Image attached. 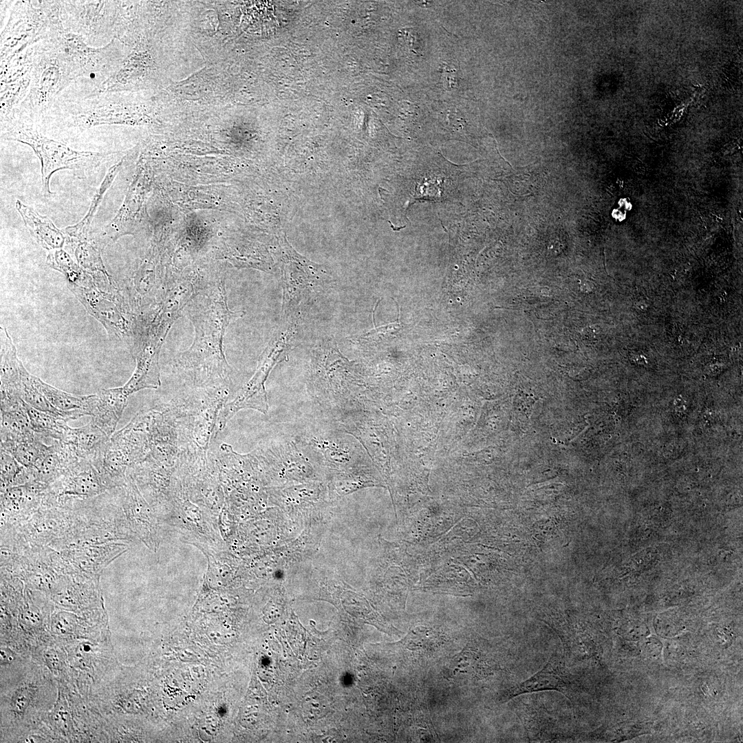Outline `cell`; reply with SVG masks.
I'll list each match as a JSON object with an SVG mask.
<instances>
[{"mask_svg": "<svg viewBox=\"0 0 743 743\" xmlns=\"http://www.w3.org/2000/svg\"><path fill=\"white\" fill-rule=\"evenodd\" d=\"M31 73L0 80L1 118L10 114L24 100L30 87Z\"/></svg>", "mask_w": 743, "mask_h": 743, "instance_id": "cell-23", "label": "cell"}, {"mask_svg": "<svg viewBox=\"0 0 743 743\" xmlns=\"http://www.w3.org/2000/svg\"><path fill=\"white\" fill-rule=\"evenodd\" d=\"M74 255L78 265L91 275L108 273L104 266L101 254L90 240L73 242Z\"/></svg>", "mask_w": 743, "mask_h": 743, "instance_id": "cell-28", "label": "cell"}, {"mask_svg": "<svg viewBox=\"0 0 743 743\" xmlns=\"http://www.w3.org/2000/svg\"><path fill=\"white\" fill-rule=\"evenodd\" d=\"M1 138L19 142L32 149L41 162L42 191L45 197L54 194L50 182L55 172L69 169L78 177L83 178L118 155L116 152L74 150L63 142L45 136L35 122L14 112L1 118Z\"/></svg>", "mask_w": 743, "mask_h": 743, "instance_id": "cell-2", "label": "cell"}, {"mask_svg": "<svg viewBox=\"0 0 743 743\" xmlns=\"http://www.w3.org/2000/svg\"><path fill=\"white\" fill-rule=\"evenodd\" d=\"M52 685L49 680L36 675V669L30 671L17 680H14L7 691L1 692V718L3 724L14 728L30 722L36 717L39 710L48 709L41 704L42 696H46L47 689Z\"/></svg>", "mask_w": 743, "mask_h": 743, "instance_id": "cell-8", "label": "cell"}, {"mask_svg": "<svg viewBox=\"0 0 743 743\" xmlns=\"http://www.w3.org/2000/svg\"><path fill=\"white\" fill-rule=\"evenodd\" d=\"M80 460L67 443L54 440L50 451L41 462L35 468L30 469L32 481L49 486L76 465Z\"/></svg>", "mask_w": 743, "mask_h": 743, "instance_id": "cell-16", "label": "cell"}, {"mask_svg": "<svg viewBox=\"0 0 743 743\" xmlns=\"http://www.w3.org/2000/svg\"><path fill=\"white\" fill-rule=\"evenodd\" d=\"M47 39L72 61L80 78L89 80L94 88L113 75L122 63L116 39L104 46L94 47L87 45L80 36L61 30L51 34Z\"/></svg>", "mask_w": 743, "mask_h": 743, "instance_id": "cell-7", "label": "cell"}, {"mask_svg": "<svg viewBox=\"0 0 743 743\" xmlns=\"http://www.w3.org/2000/svg\"><path fill=\"white\" fill-rule=\"evenodd\" d=\"M122 162L123 159L109 169L103 182L95 193L84 217L77 224L67 226L65 228V233L71 238L73 242L89 239L91 225L95 214L102 202L105 193L111 186L114 178L121 168Z\"/></svg>", "mask_w": 743, "mask_h": 743, "instance_id": "cell-20", "label": "cell"}, {"mask_svg": "<svg viewBox=\"0 0 743 743\" xmlns=\"http://www.w3.org/2000/svg\"><path fill=\"white\" fill-rule=\"evenodd\" d=\"M44 436L37 433L34 438L23 440L1 441V449L12 455L28 469L35 468L50 451V446L43 442Z\"/></svg>", "mask_w": 743, "mask_h": 743, "instance_id": "cell-21", "label": "cell"}, {"mask_svg": "<svg viewBox=\"0 0 743 743\" xmlns=\"http://www.w3.org/2000/svg\"><path fill=\"white\" fill-rule=\"evenodd\" d=\"M109 438L91 420L83 427L72 428L67 444L80 459L91 461Z\"/></svg>", "mask_w": 743, "mask_h": 743, "instance_id": "cell-19", "label": "cell"}, {"mask_svg": "<svg viewBox=\"0 0 743 743\" xmlns=\"http://www.w3.org/2000/svg\"><path fill=\"white\" fill-rule=\"evenodd\" d=\"M31 80L27 95L12 112L36 122L44 118L59 94L80 74L71 60L49 40L33 45Z\"/></svg>", "mask_w": 743, "mask_h": 743, "instance_id": "cell-3", "label": "cell"}, {"mask_svg": "<svg viewBox=\"0 0 743 743\" xmlns=\"http://www.w3.org/2000/svg\"><path fill=\"white\" fill-rule=\"evenodd\" d=\"M25 407L32 429L37 433L53 440L68 443L72 427L62 418L38 411L27 403Z\"/></svg>", "mask_w": 743, "mask_h": 743, "instance_id": "cell-22", "label": "cell"}, {"mask_svg": "<svg viewBox=\"0 0 743 743\" xmlns=\"http://www.w3.org/2000/svg\"><path fill=\"white\" fill-rule=\"evenodd\" d=\"M61 20L65 32L80 36L91 47H99L115 39L118 1H60Z\"/></svg>", "mask_w": 743, "mask_h": 743, "instance_id": "cell-6", "label": "cell"}, {"mask_svg": "<svg viewBox=\"0 0 743 743\" xmlns=\"http://www.w3.org/2000/svg\"><path fill=\"white\" fill-rule=\"evenodd\" d=\"M183 236L188 246L198 251L208 244L213 236V230L201 216L193 213L185 219Z\"/></svg>", "mask_w": 743, "mask_h": 743, "instance_id": "cell-25", "label": "cell"}, {"mask_svg": "<svg viewBox=\"0 0 743 743\" xmlns=\"http://www.w3.org/2000/svg\"><path fill=\"white\" fill-rule=\"evenodd\" d=\"M571 685L564 664L558 656L553 655L541 669L509 689L504 697L508 700L520 695L543 691H557L567 696Z\"/></svg>", "mask_w": 743, "mask_h": 743, "instance_id": "cell-13", "label": "cell"}, {"mask_svg": "<svg viewBox=\"0 0 743 743\" xmlns=\"http://www.w3.org/2000/svg\"><path fill=\"white\" fill-rule=\"evenodd\" d=\"M32 481L30 471L1 449V490Z\"/></svg>", "mask_w": 743, "mask_h": 743, "instance_id": "cell-26", "label": "cell"}, {"mask_svg": "<svg viewBox=\"0 0 743 743\" xmlns=\"http://www.w3.org/2000/svg\"><path fill=\"white\" fill-rule=\"evenodd\" d=\"M29 378L50 403L61 413L65 420L78 419L85 415L89 416V396L72 395L44 383L30 374Z\"/></svg>", "mask_w": 743, "mask_h": 743, "instance_id": "cell-18", "label": "cell"}, {"mask_svg": "<svg viewBox=\"0 0 743 743\" xmlns=\"http://www.w3.org/2000/svg\"><path fill=\"white\" fill-rule=\"evenodd\" d=\"M48 486L36 481L1 490V513L3 524H15L28 519L41 506Z\"/></svg>", "mask_w": 743, "mask_h": 743, "instance_id": "cell-11", "label": "cell"}, {"mask_svg": "<svg viewBox=\"0 0 743 743\" xmlns=\"http://www.w3.org/2000/svg\"><path fill=\"white\" fill-rule=\"evenodd\" d=\"M60 1H17L1 32V64L52 33L64 30Z\"/></svg>", "mask_w": 743, "mask_h": 743, "instance_id": "cell-4", "label": "cell"}, {"mask_svg": "<svg viewBox=\"0 0 743 743\" xmlns=\"http://www.w3.org/2000/svg\"><path fill=\"white\" fill-rule=\"evenodd\" d=\"M164 337L162 334L150 335L147 341L135 343L133 352L136 367L122 387L127 396L143 389H156L160 386L159 354Z\"/></svg>", "mask_w": 743, "mask_h": 743, "instance_id": "cell-12", "label": "cell"}, {"mask_svg": "<svg viewBox=\"0 0 743 743\" xmlns=\"http://www.w3.org/2000/svg\"><path fill=\"white\" fill-rule=\"evenodd\" d=\"M79 518L75 510L43 504L28 519L19 523L14 530L32 546L54 545L72 535L78 528Z\"/></svg>", "mask_w": 743, "mask_h": 743, "instance_id": "cell-10", "label": "cell"}, {"mask_svg": "<svg viewBox=\"0 0 743 743\" xmlns=\"http://www.w3.org/2000/svg\"><path fill=\"white\" fill-rule=\"evenodd\" d=\"M151 411L138 413L124 428L114 433L91 460L109 489L125 484L128 468L142 462L151 450Z\"/></svg>", "mask_w": 743, "mask_h": 743, "instance_id": "cell-5", "label": "cell"}, {"mask_svg": "<svg viewBox=\"0 0 743 743\" xmlns=\"http://www.w3.org/2000/svg\"><path fill=\"white\" fill-rule=\"evenodd\" d=\"M128 396L122 387L103 389L97 394L89 396V416L109 438L127 406Z\"/></svg>", "mask_w": 743, "mask_h": 743, "instance_id": "cell-14", "label": "cell"}, {"mask_svg": "<svg viewBox=\"0 0 743 743\" xmlns=\"http://www.w3.org/2000/svg\"><path fill=\"white\" fill-rule=\"evenodd\" d=\"M118 544L105 543L65 549L61 556L73 573L97 576L119 552Z\"/></svg>", "mask_w": 743, "mask_h": 743, "instance_id": "cell-15", "label": "cell"}, {"mask_svg": "<svg viewBox=\"0 0 743 743\" xmlns=\"http://www.w3.org/2000/svg\"><path fill=\"white\" fill-rule=\"evenodd\" d=\"M15 207L26 228L41 247L50 251L62 248L65 235L47 217L19 200L15 202Z\"/></svg>", "mask_w": 743, "mask_h": 743, "instance_id": "cell-17", "label": "cell"}, {"mask_svg": "<svg viewBox=\"0 0 743 743\" xmlns=\"http://www.w3.org/2000/svg\"><path fill=\"white\" fill-rule=\"evenodd\" d=\"M29 373L20 363L21 380L18 387L21 398L32 408L65 419L60 411L54 408L46 398L32 384ZM67 421V420H66Z\"/></svg>", "mask_w": 743, "mask_h": 743, "instance_id": "cell-24", "label": "cell"}, {"mask_svg": "<svg viewBox=\"0 0 743 743\" xmlns=\"http://www.w3.org/2000/svg\"><path fill=\"white\" fill-rule=\"evenodd\" d=\"M189 307L195 338L188 350L178 355L176 366L191 374L197 385H220L230 372L223 350L225 329L244 312L228 308L222 282L196 293Z\"/></svg>", "mask_w": 743, "mask_h": 743, "instance_id": "cell-1", "label": "cell"}, {"mask_svg": "<svg viewBox=\"0 0 743 743\" xmlns=\"http://www.w3.org/2000/svg\"><path fill=\"white\" fill-rule=\"evenodd\" d=\"M46 262L50 267L63 273L68 284L79 283L89 274L62 249L50 251Z\"/></svg>", "mask_w": 743, "mask_h": 743, "instance_id": "cell-27", "label": "cell"}, {"mask_svg": "<svg viewBox=\"0 0 743 743\" xmlns=\"http://www.w3.org/2000/svg\"><path fill=\"white\" fill-rule=\"evenodd\" d=\"M108 488L91 461L81 459L79 462L48 486L43 504L72 510L92 497L101 495Z\"/></svg>", "mask_w": 743, "mask_h": 743, "instance_id": "cell-9", "label": "cell"}]
</instances>
